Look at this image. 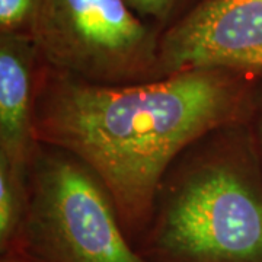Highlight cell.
<instances>
[{
  "mask_svg": "<svg viewBox=\"0 0 262 262\" xmlns=\"http://www.w3.org/2000/svg\"><path fill=\"white\" fill-rule=\"evenodd\" d=\"M44 0H0V35L32 38Z\"/></svg>",
  "mask_w": 262,
  "mask_h": 262,
  "instance_id": "ba28073f",
  "label": "cell"
},
{
  "mask_svg": "<svg viewBox=\"0 0 262 262\" xmlns=\"http://www.w3.org/2000/svg\"><path fill=\"white\" fill-rule=\"evenodd\" d=\"M261 82L226 70H194L141 83L94 84L42 61L35 139L94 172L136 246L172 163L208 133L249 121Z\"/></svg>",
  "mask_w": 262,
  "mask_h": 262,
  "instance_id": "6da1fadb",
  "label": "cell"
},
{
  "mask_svg": "<svg viewBox=\"0 0 262 262\" xmlns=\"http://www.w3.org/2000/svg\"><path fill=\"white\" fill-rule=\"evenodd\" d=\"M136 249L144 262H262V169L248 121L172 163Z\"/></svg>",
  "mask_w": 262,
  "mask_h": 262,
  "instance_id": "7a4b0ae2",
  "label": "cell"
},
{
  "mask_svg": "<svg viewBox=\"0 0 262 262\" xmlns=\"http://www.w3.org/2000/svg\"><path fill=\"white\" fill-rule=\"evenodd\" d=\"M159 35L127 0H44L32 31L46 64L94 84L153 80Z\"/></svg>",
  "mask_w": 262,
  "mask_h": 262,
  "instance_id": "277c9868",
  "label": "cell"
},
{
  "mask_svg": "<svg viewBox=\"0 0 262 262\" xmlns=\"http://www.w3.org/2000/svg\"><path fill=\"white\" fill-rule=\"evenodd\" d=\"M42 67L34 39L0 35V159L29 169L38 149L35 105Z\"/></svg>",
  "mask_w": 262,
  "mask_h": 262,
  "instance_id": "8992f818",
  "label": "cell"
},
{
  "mask_svg": "<svg viewBox=\"0 0 262 262\" xmlns=\"http://www.w3.org/2000/svg\"><path fill=\"white\" fill-rule=\"evenodd\" d=\"M28 196L13 251L38 262H144L124 233L106 188L73 155L38 144Z\"/></svg>",
  "mask_w": 262,
  "mask_h": 262,
  "instance_id": "3957f363",
  "label": "cell"
},
{
  "mask_svg": "<svg viewBox=\"0 0 262 262\" xmlns=\"http://www.w3.org/2000/svg\"><path fill=\"white\" fill-rule=\"evenodd\" d=\"M0 262H38L34 258H31L27 253L20 252V251H12V252L3 253Z\"/></svg>",
  "mask_w": 262,
  "mask_h": 262,
  "instance_id": "8fae6325",
  "label": "cell"
},
{
  "mask_svg": "<svg viewBox=\"0 0 262 262\" xmlns=\"http://www.w3.org/2000/svg\"><path fill=\"white\" fill-rule=\"evenodd\" d=\"M194 0H127L144 22H147L159 34L191 6Z\"/></svg>",
  "mask_w": 262,
  "mask_h": 262,
  "instance_id": "9c48e42d",
  "label": "cell"
},
{
  "mask_svg": "<svg viewBox=\"0 0 262 262\" xmlns=\"http://www.w3.org/2000/svg\"><path fill=\"white\" fill-rule=\"evenodd\" d=\"M28 169L0 159V252L18 245L28 211Z\"/></svg>",
  "mask_w": 262,
  "mask_h": 262,
  "instance_id": "52a82bcc",
  "label": "cell"
},
{
  "mask_svg": "<svg viewBox=\"0 0 262 262\" xmlns=\"http://www.w3.org/2000/svg\"><path fill=\"white\" fill-rule=\"evenodd\" d=\"M249 130L252 134L253 146H255V151L259 160V165L262 169V82L258 89V95L255 99V105H253L252 114L249 118Z\"/></svg>",
  "mask_w": 262,
  "mask_h": 262,
  "instance_id": "30bf717a",
  "label": "cell"
},
{
  "mask_svg": "<svg viewBox=\"0 0 262 262\" xmlns=\"http://www.w3.org/2000/svg\"><path fill=\"white\" fill-rule=\"evenodd\" d=\"M194 70L262 80V0H194L160 32L153 80Z\"/></svg>",
  "mask_w": 262,
  "mask_h": 262,
  "instance_id": "5b68a950",
  "label": "cell"
}]
</instances>
